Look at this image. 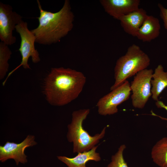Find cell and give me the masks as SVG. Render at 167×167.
<instances>
[{"label": "cell", "instance_id": "cell-1", "mask_svg": "<svg viewBox=\"0 0 167 167\" xmlns=\"http://www.w3.org/2000/svg\"><path fill=\"white\" fill-rule=\"evenodd\" d=\"M86 79L82 72L74 69L52 68L45 81L44 92L47 101L56 106L69 104L79 96Z\"/></svg>", "mask_w": 167, "mask_h": 167}, {"label": "cell", "instance_id": "cell-2", "mask_svg": "<svg viewBox=\"0 0 167 167\" xmlns=\"http://www.w3.org/2000/svg\"><path fill=\"white\" fill-rule=\"evenodd\" d=\"M40 11L37 18L39 24L31 31L36 37V42L42 45H50L59 42L73 29L75 16L70 1L65 0L62 8L53 13L43 10L40 2L37 0Z\"/></svg>", "mask_w": 167, "mask_h": 167}, {"label": "cell", "instance_id": "cell-3", "mask_svg": "<svg viewBox=\"0 0 167 167\" xmlns=\"http://www.w3.org/2000/svg\"><path fill=\"white\" fill-rule=\"evenodd\" d=\"M150 62L149 57L139 46L135 44L130 46L125 54L116 61L114 69L115 82L110 88V91L139 72L147 69Z\"/></svg>", "mask_w": 167, "mask_h": 167}, {"label": "cell", "instance_id": "cell-4", "mask_svg": "<svg viewBox=\"0 0 167 167\" xmlns=\"http://www.w3.org/2000/svg\"><path fill=\"white\" fill-rule=\"evenodd\" d=\"M88 109L74 111L72 114L71 122L67 126V138L73 143V152H82L89 151L95 146L105 134L106 127L100 133L93 136L90 135L83 128V124L89 114Z\"/></svg>", "mask_w": 167, "mask_h": 167}, {"label": "cell", "instance_id": "cell-5", "mask_svg": "<svg viewBox=\"0 0 167 167\" xmlns=\"http://www.w3.org/2000/svg\"><path fill=\"white\" fill-rule=\"evenodd\" d=\"M16 31L20 35L21 38L20 47L19 49L21 57L20 63L8 75L2 83L4 86L9 77L16 70L22 66L25 69H30L28 60L31 57L33 62L38 63L40 61L39 53L35 47L36 37L31 30L28 28V23L22 20L15 27Z\"/></svg>", "mask_w": 167, "mask_h": 167}, {"label": "cell", "instance_id": "cell-6", "mask_svg": "<svg viewBox=\"0 0 167 167\" xmlns=\"http://www.w3.org/2000/svg\"><path fill=\"white\" fill-rule=\"evenodd\" d=\"M153 71L146 69L136 74L130 84L132 103L135 108L142 109L152 96L151 81Z\"/></svg>", "mask_w": 167, "mask_h": 167}, {"label": "cell", "instance_id": "cell-7", "mask_svg": "<svg viewBox=\"0 0 167 167\" xmlns=\"http://www.w3.org/2000/svg\"><path fill=\"white\" fill-rule=\"evenodd\" d=\"M131 91L130 84L126 80L99 100L96 105L98 113L106 116L117 113L118 106L129 99Z\"/></svg>", "mask_w": 167, "mask_h": 167}, {"label": "cell", "instance_id": "cell-8", "mask_svg": "<svg viewBox=\"0 0 167 167\" xmlns=\"http://www.w3.org/2000/svg\"><path fill=\"white\" fill-rule=\"evenodd\" d=\"M22 17L13 11L9 4L0 2V39L8 45L16 41V37L13 35V31L16 26L22 20Z\"/></svg>", "mask_w": 167, "mask_h": 167}, {"label": "cell", "instance_id": "cell-9", "mask_svg": "<svg viewBox=\"0 0 167 167\" xmlns=\"http://www.w3.org/2000/svg\"><path fill=\"white\" fill-rule=\"evenodd\" d=\"M35 139L34 136L28 135L19 143L6 142L3 146H0V161L4 162L8 159H13L17 165L19 163H26L27 156L24 153V150L27 148L37 144Z\"/></svg>", "mask_w": 167, "mask_h": 167}, {"label": "cell", "instance_id": "cell-10", "mask_svg": "<svg viewBox=\"0 0 167 167\" xmlns=\"http://www.w3.org/2000/svg\"><path fill=\"white\" fill-rule=\"evenodd\" d=\"M105 11L114 19L122 17L139 8V0H101Z\"/></svg>", "mask_w": 167, "mask_h": 167}, {"label": "cell", "instance_id": "cell-11", "mask_svg": "<svg viewBox=\"0 0 167 167\" xmlns=\"http://www.w3.org/2000/svg\"><path fill=\"white\" fill-rule=\"evenodd\" d=\"M148 15L146 11L142 8L130 13L121 17L118 20L124 32L136 37Z\"/></svg>", "mask_w": 167, "mask_h": 167}, {"label": "cell", "instance_id": "cell-12", "mask_svg": "<svg viewBox=\"0 0 167 167\" xmlns=\"http://www.w3.org/2000/svg\"><path fill=\"white\" fill-rule=\"evenodd\" d=\"M160 29L159 19L153 16L148 15L136 37L143 42H150L159 36Z\"/></svg>", "mask_w": 167, "mask_h": 167}, {"label": "cell", "instance_id": "cell-13", "mask_svg": "<svg viewBox=\"0 0 167 167\" xmlns=\"http://www.w3.org/2000/svg\"><path fill=\"white\" fill-rule=\"evenodd\" d=\"M98 146L89 151L78 153L73 158L65 156H57L58 160L65 164L68 167H86V163L90 161H99L101 158L100 154L96 152Z\"/></svg>", "mask_w": 167, "mask_h": 167}, {"label": "cell", "instance_id": "cell-14", "mask_svg": "<svg viewBox=\"0 0 167 167\" xmlns=\"http://www.w3.org/2000/svg\"><path fill=\"white\" fill-rule=\"evenodd\" d=\"M151 81L152 86V98L154 101H158V97L167 87V72H165L163 66L159 65L155 69Z\"/></svg>", "mask_w": 167, "mask_h": 167}, {"label": "cell", "instance_id": "cell-15", "mask_svg": "<svg viewBox=\"0 0 167 167\" xmlns=\"http://www.w3.org/2000/svg\"><path fill=\"white\" fill-rule=\"evenodd\" d=\"M153 162L160 167H167V137L158 141L153 147L151 152Z\"/></svg>", "mask_w": 167, "mask_h": 167}, {"label": "cell", "instance_id": "cell-16", "mask_svg": "<svg viewBox=\"0 0 167 167\" xmlns=\"http://www.w3.org/2000/svg\"><path fill=\"white\" fill-rule=\"evenodd\" d=\"M12 52L8 45L4 43L0 42V79H2L5 76L8 71L9 60L10 58Z\"/></svg>", "mask_w": 167, "mask_h": 167}, {"label": "cell", "instance_id": "cell-17", "mask_svg": "<svg viewBox=\"0 0 167 167\" xmlns=\"http://www.w3.org/2000/svg\"><path fill=\"white\" fill-rule=\"evenodd\" d=\"M126 148L125 144L121 145L117 152L112 156L111 161L106 167H128L123 156V152Z\"/></svg>", "mask_w": 167, "mask_h": 167}, {"label": "cell", "instance_id": "cell-18", "mask_svg": "<svg viewBox=\"0 0 167 167\" xmlns=\"http://www.w3.org/2000/svg\"><path fill=\"white\" fill-rule=\"evenodd\" d=\"M158 6L160 10V16L162 20L165 28L167 31V8L161 4L158 3Z\"/></svg>", "mask_w": 167, "mask_h": 167}, {"label": "cell", "instance_id": "cell-19", "mask_svg": "<svg viewBox=\"0 0 167 167\" xmlns=\"http://www.w3.org/2000/svg\"><path fill=\"white\" fill-rule=\"evenodd\" d=\"M156 105L158 108L164 109L167 111V105H165L162 101L158 100L156 102ZM156 116L159 117L161 119L166 120L167 121V118H163L157 115ZM166 127L167 128V122Z\"/></svg>", "mask_w": 167, "mask_h": 167}]
</instances>
